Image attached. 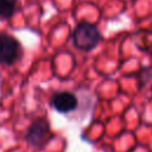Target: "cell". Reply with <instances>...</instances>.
Returning a JSON list of instances; mask_svg holds the SVG:
<instances>
[{
	"mask_svg": "<svg viewBox=\"0 0 152 152\" xmlns=\"http://www.w3.org/2000/svg\"><path fill=\"white\" fill-rule=\"evenodd\" d=\"M138 38H139L138 45L140 43H142V45L140 46V50L147 51L152 46V31L151 30H146V28L140 30L138 32Z\"/></svg>",
	"mask_w": 152,
	"mask_h": 152,
	"instance_id": "cell-6",
	"label": "cell"
},
{
	"mask_svg": "<svg viewBox=\"0 0 152 152\" xmlns=\"http://www.w3.org/2000/svg\"><path fill=\"white\" fill-rule=\"evenodd\" d=\"M20 52V44L19 42L7 34V33H0V64L4 65H11L13 64Z\"/></svg>",
	"mask_w": 152,
	"mask_h": 152,
	"instance_id": "cell-3",
	"label": "cell"
},
{
	"mask_svg": "<svg viewBox=\"0 0 152 152\" xmlns=\"http://www.w3.org/2000/svg\"><path fill=\"white\" fill-rule=\"evenodd\" d=\"M102 36L96 25L81 21L76 25L72 32V43L76 49L81 51H90L97 46Z\"/></svg>",
	"mask_w": 152,
	"mask_h": 152,
	"instance_id": "cell-1",
	"label": "cell"
},
{
	"mask_svg": "<svg viewBox=\"0 0 152 152\" xmlns=\"http://www.w3.org/2000/svg\"><path fill=\"white\" fill-rule=\"evenodd\" d=\"M152 80V68H142L138 76V83L139 88H144L150 81Z\"/></svg>",
	"mask_w": 152,
	"mask_h": 152,
	"instance_id": "cell-7",
	"label": "cell"
},
{
	"mask_svg": "<svg viewBox=\"0 0 152 152\" xmlns=\"http://www.w3.org/2000/svg\"><path fill=\"white\" fill-rule=\"evenodd\" d=\"M18 0H0V20L10 19L17 6Z\"/></svg>",
	"mask_w": 152,
	"mask_h": 152,
	"instance_id": "cell-5",
	"label": "cell"
},
{
	"mask_svg": "<svg viewBox=\"0 0 152 152\" xmlns=\"http://www.w3.org/2000/svg\"><path fill=\"white\" fill-rule=\"evenodd\" d=\"M50 124L45 118L34 120L27 129L26 141L31 147H43L50 138Z\"/></svg>",
	"mask_w": 152,
	"mask_h": 152,
	"instance_id": "cell-2",
	"label": "cell"
},
{
	"mask_svg": "<svg viewBox=\"0 0 152 152\" xmlns=\"http://www.w3.org/2000/svg\"><path fill=\"white\" fill-rule=\"evenodd\" d=\"M51 104L55 110L58 113H69L76 109L78 104L77 97L69 91H61L53 95L51 100Z\"/></svg>",
	"mask_w": 152,
	"mask_h": 152,
	"instance_id": "cell-4",
	"label": "cell"
}]
</instances>
